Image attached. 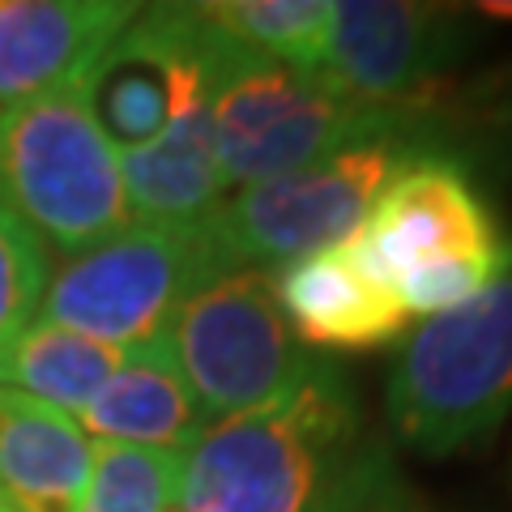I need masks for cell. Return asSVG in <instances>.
<instances>
[{
	"mask_svg": "<svg viewBox=\"0 0 512 512\" xmlns=\"http://www.w3.org/2000/svg\"><path fill=\"white\" fill-rule=\"evenodd\" d=\"M384 410L397 440L444 457L491 436L512 410V244L495 278L406 333Z\"/></svg>",
	"mask_w": 512,
	"mask_h": 512,
	"instance_id": "obj_3",
	"label": "cell"
},
{
	"mask_svg": "<svg viewBox=\"0 0 512 512\" xmlns=\"http://www.w3.org/2000/svg\"><path fill=\"white\" fill-rule=\"evenodd\" d=\"M47 278H52L47 244L0 205V363L39 320Z\"/></svg>",
	"mask_w": 512,
	"mask_h": 512,
	"instance_id": "obj_18",
	"label": "cell"
},
{
	"mask_svg": "<svg viewBox=\"0 0 512 512\" xmlns=\"http://www.w3.org/2000/svg\"><path fill=\"white\" fill-rule=\"evenodd\" d=\"M397 478L350 376L316 359L291 393L192 440L171 512H363Z\"/></svg>",
	"mask_w": 512,
	"mask_h": 512,
	"instance_id": "obj_1",
	"label": "cell"
},
{
	"mask_svg": "<svg viewBox=\"0 0 512 512\" xmlns=\"http://www.w3.org/2000/svg\"><path fill=\"white\" fill-rule=\"evenodd\" d=\"M269 286L308 350H376L410 333V312L363 261L355 239L269 269Z\"/></svg>",
	"mask_w": 512,
	"mask_h": 512,
	"instance_id": "obj_10",
	"label": "cell"
},
{
	"mask_svg": "<svg viewBox=\"0 0 512 512\" xmlns=\"http://www.w3.org/2000/svg\"><path fill=\"white\" fill-rule=\"evenodd\" d=\"M0 205L64 256L133 227L120 150L86 82L0 107Z\"/></svg>",
	"mask_w": 512,
	"mask_h": 512,
	"instance_id": "obj_4",
	"label": "cell"
},
{
	"mask_svg": "<svg viewBox=\"0 0 512 512\" xmlns=\"http://www.w3.org/2000/svg\"><path fill=\"white\" fill-rule=\"evenodd\" d=\"M350 239L410 320L474 299L508 252L483 192L444 154H423L397 171Z\"/></svg>",
	"mask_w": 512,
	"mask_h": 512,
	"instance_id": "obj_5",
	"label": "cell"
},
{
	"mask_svg": "<svg viewBox=\"0 0 512 512\" xmlns=\"http://www.w3.org/2000/svg\"><path fill=\"white\" fill-rule=\"evenodd\" d=\"M163 338L205 423L274 402L316 367V355L286 325L265 269H231L205 282Z\"/></svg>",
	"mask_w": 512,
	"mask_h": 512,
	"instance_id": "obj_8",
	"label": "cell"
},
{
	"mask_svg": "<svg viewBox=\"0 0 512 512\" xmlns=\"http://www.w3.org/2000/svg\"><path fill=\"white\" fill-rule=\"evenodd\" d=\"M137 13L128 0H0V107L86 82Z\"/></svg>",
	"mask_w": 512,
	"mask_h": 512,
	"instance_id": "obj_11",
	"label": "cell"
},
{
	"mask_svg": "<svg viewBox=\"0 0 512 512\" xmlns=\"http://www.w3.org/2000/svg\"><path fill=\"white\" fill-rule=\"evenodd\" d=\"M201 18L205 99L218 167L231 188H248L274 175L299 171L320 158L393 137H423V107H372L329 90L320 77L299 73L252 52L227 30Z\"/></svg>",
	"mask_w": 512,
	"mask_h": 512,
	"instance_id": "obj_2",
	"label": "cell"
},
{
	"mask_svg": "<svg viewBox=\"0 0 512 512\" xmlns=\"http://www.w3.org/2000/svg\"><path fill=\"white\" fill-rule=\"evenodd\" d=\"M94 440L73 414L0 389V512H77Z\"/></svg>",
	"mask_w": 512,
	"mask_h": 512,
	"instance_id": "obj_12",
	"label": "cell"
},
{
	"mask_svg": "<svg viewBox=\"0 0 512 512\" xmlns=\"http://www.w3.org/2000/svg\"><path fill=\"white\" fill-rule=\"evenodd\" d=\"M363 512H423V504H419V495L410 491L406 478H397V483L384 491V495H376V500L367 504Z\"/></svg>",
	"mask_w": 512,
	"mask_h": 512,
	"instance_id": "obj_19",
	"label": "cell"
},
{
	"mask_svg": "<svg viewBox=\"0 0 512 512\" xmlns=\"http://www.w3.org/2000/svg\"><path fill=\"white\" fill-rule=\"evenodd\" d=\"M120 171L133 222H146V227H197L205 222L231 197V184L214 150L210 99L188 107L150 146L124 150Z\"/></svg>",
	"mask_w": 512,
	"mask_h": 512,
	"instance_id": "obj_14",
	"label": "cell"
},
{
	"mask_svg": "<svg viewBox=\"0 0 512 512\" xmlns=\"http://www.w3.org/2000/svg\"><path fill=\"white\" fill-rule=\"evenodd\" d=\"M180 457L167 448L94 444L90 483L77 512H171L180 487Z\"/></svg>",
	"mask_w": 512,
	"mask_h": 512,
	"instance_id": "obj_17",
	"label": "cell"
},
{
	"mask_svg": "<svg viewBox=\"0 0 512 512\" xmlns=\"http://www.w3.org/2000/svg\"><path fill=\"white\" fill-rule=\"evenodd\" d=\"M128 350H116L107 342L82 338L73 329L35 320L26 338L9 350L0 363V389L26 393L43 406H56L64 414H77L103 384L120 372Z\"/></svg>",
	"mask_w": 512,
	"mask_h": 512,
	"instance_id": "obj_15",
	"label": "cell"
},
{
	"mask_svg": "<svg viewBox=\"0 0 512 512\" xmlns=\"http://www.w3.org/2000/svg\"><path fill=\"white\" fill-rule=\"evenodd\" d=\"M466 47V18L410 0H342L316 77L372 107H423L440 73Z\"/></svg>",
	"mask_w": 512,
	"mask_h": 512,
	"instance_id": "obj_9",
	"label": "cell"
},
{
	"mask_svg": "<svg viewBox=\"0 0 512 512\" xmlns=\"http://www.w3.org/2000/svg\"><path fill=\"white\" fill-rule=\"evenodd\" d=\"M218 274L231 269L222 265L205 222L197 227L133 222L103 244L64 256L47 278L39 320L116 350H137L163 338L184 299Z\"/></svg>",
	"mask_w": 512,
	"mask_h": 512,
	"instance_id": "obj_6",
	"label": "cell"
},
{
	"mask_svg": "<svg viewBox=\"0 0 512 512\" xmlns=\"http://www.w3.org/2000/svg\"><path fill=\"white\" fill-rule=\"evenodd\" d=\"M431 154L423 137H393L342 150L274 180L235 188L205 218L227 269H278L355 235L397 171Z\"/></svg>",
	"mask_w": 512,
	"mask_h": 512,
	"instance_id": "obj_7",
	"label": "cell"
},
{
	"mask_svg": "<svg viewBox=\"0 0 512 512\" xmlns=\"http://www.w3.org/2000/svg\"><path fill=\"white\" fill-rule=\"evenodd\" d=\"M201 13L252 52L312 77L325 56L333 22L329 0H205Z\"/></svg>",
	"mask_w": 512,
	"mask_h": 512,
	"instance_id": "obj_16",
	"label": "cell"
},
{
	"mask_svg": "<svg viewBox=\"0 0 512 512\" xmlns=\"http://www.w3.org/2000/svg\"><path fill=\"white\" fill-rule=\"evenodd\" d=\"M94 444H137L188 453L201 436L205 414L175 367L167 338L128 350L120 372L73 414Z\"/></svg>",
	"mask_w": 512,
	"mask_h": 512,
	"instance_id": "obj_13",
	"label": "cell"
},
{
	"mask_svg": "<svg viewBox=\"0 0 512 512\" xmlns=\"http://www.w3.org/2000/svg\"><path fill=\"white\" fill-rule=\"evenodd\" d=\"M483 18H500V22H512V0H487V5H478Z\"/></svg>",
	"mask_w": 512,
	"mask_h": 512,
	"instance_id": "obj_20",
	"label": "cell"
}]
</instances>
